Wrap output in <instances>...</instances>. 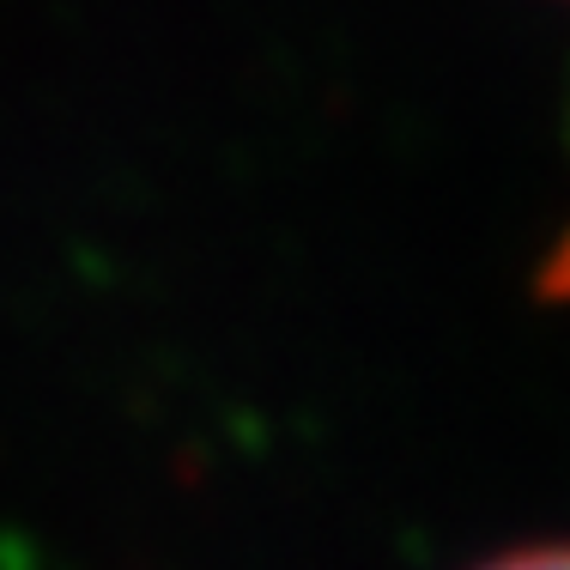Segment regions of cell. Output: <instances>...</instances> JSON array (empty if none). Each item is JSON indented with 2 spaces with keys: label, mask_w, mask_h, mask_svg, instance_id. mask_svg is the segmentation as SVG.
Returning <instances> with one entry per match:
<instances>
[{
  "label": "cell",
  "mask_w": 570,
  "mask_h": 570,
  "mask_svg": "<svg viewBox=\"0 0 570 570\" xmlns=\"http://www.w3.org/2000/svg\"><path fill=\"white\" fill-rule=\"evenodd\" d=\"M485 570H570V547H528V552H510V559H498Z\"/></svg>",
  "instance_id": "cell-1"
}]
</instances>
